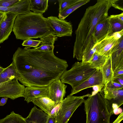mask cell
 <instances>
[{"label":"cell","mask_w":123,"mask_h":123,"mask_svg":"<svg viewBox=\"0 0 123 123\" xmlns=\"http://www.w3.org/2000/svg\"><path fill=\"white\" fill-rule=\"evenodd\" d=\"M18 47L12 62L25 86H47L59 78L68 66L67 61L55 55L54 51L33 50Z\"/></svg>","instance_id":"1"},{"label":"cell","mask_w":123,"mask_h":123,"mask_svg":"<svg viewBox=\"0 0 123 123\" xmlns=\"http://www.w3.org/2000/svg\"><path fill=\"white\" fill-rule=\"evenodd\" d=\"M111 6V0H98L86 9L75 32L74 58L83 62L89 60L96 51L93 38L95 27L108 17V11Z\"/></svg>","instance_id":"2"},{"label":"cell","mask_w":123,"mask_h":123,"mask_svg":"<svg viewBox=\"0 0 123 123\" xmlns=\"http://www.w3.org/2000/svg\"><path fill=\"white\" fill-rule=\"evenodd\" d=\"M12 31L16 39L23 40L55 34L47 18L31 12L17 16Z\"/></svg>","instance_id":"3"},{"label":"cell","mask_w":123,"mask_h":123,"mask_svg":"<svg viewBox=\"0 0 123 123\" xmlns=\"http://www.w3.org/2000/svg\"><path fill=\"white\" fill-rule=\"evenodd\" d=\"M86 123H110L114 114L112 104L104 97L103 90L85 100Z\"/></svg>","instance_id":"4"},{"label":"cell","mask_w":123,"mask_h":123,"mask_svg":"<svg viewBox=\"0 0 123 123\" xmlns=\"http://www.w3.org/2000/svg\"><path fill=\"white\" fill-rule=\"evenodd\" d=\"M96 70L88 62H76L70 69L63 73L60 79L62 83L70 85L72 89L86 80Z\"/></svg>","instance_id":"5"},{"label":"cell","mask_w":123,"mask_h":123,"mask_svg":"<svg viewBox=\"0 0 123 123\" xmlns=\"http://www.w3.org/2000/svg\"><path fill=\"white\" fill-rule=\"evenodd\" d=\"M91 95L88 94L81 96L68 95L63 99L55 117L56 123H68L76 110L83 103L84 98Z\"/></svg>","instance_id":"6"},{"label":"cell","mask_w":123,"mask_h":123,"mask_svg":"<svg viewBox=\"0 0 123 123\" xmlns=\"http://www.w3.org/2000/svg\"><path fill=\"white\" fill-rule=\"evenodd\" d=\"M25 88L16 80L0 83V97H7L13 100L24 97Z\"/></svg>","instance_id":"7"},{"label":"cell","mask_w":123,"mask_h":123,"mask_svg":"<svg viewBox=\"0 0 123 123\" xmlns=\"http://www.w3.org/2000/svg\"><path fill=\"white\" fill-rule=\"evenodd\" d=\"M47 18L57 37L72 36V25L70 22L60 19L55 16H51Z\"/></svg>","instance_id":"8"},{"label":"cell","mask_w":123,"mask_h":123,"mask_svg":"<svg viewBox=\"0 0 123 123\" xmlns=\"http://www.w3.org/2000/svg\"><path fill=\"white\" fill-rule=\"evenodd\" d=\"M109 17L99 22L95 27L93 35L95 47L98 43L113 34Z\"/></svg>","instance_id":"9"},{"label":"cell","mask_w":123,"mask_h":123,"mask_svg":"<svg viewBox=\"0 0 123 123\" xmlns=\"http://www.w3.org/2000/svg\"><path fill=\"white\" fill-rule=\"evenodd\" d=\"M48 87V97L56 104L61 102L66 93L67 86L58 78L52 82Z\"/></svg>","instance_id":"10"},{"label":"cell","mask_w":123,"mask_h":123,"mask_svg":"<svg viewBox=\"0 0 123 123\" xmlns=\"http://www.w3.org/2000/svg\"><path fill=\"white\" fill-rule=\"evenodd\" d=\"M98 86L102 89L104 83L102 74L100 70H96L95 72L86 80L82 83L72 89L69 95H73L84 89Z\"/></svg>","instance_id":"11"},{"label":"cell","mask_w":123,"mask_h":123,"mask_svg":"<svg viewBox=\"0 0 123 123\" xmlns=\"http://www.w3.org/2000/svg\"><path fill=\"white\" fill-rule=\"evenodd\" d=\"M119 39L114 34L109 36L98 43L96 51L99 54L108 57L113 48L119 42Z\"/></svg>","instance_id":"12"},{"label":"cell","mask_w":123,"mask_h":123,"mask_svg":"<svg viewBox=\"0 0 123 123\" xmlns=\"http://www.w3.org/2000/svg\"><path fill=\"white\" fill-rule=\"evenodd\" d=\"M6 17L0 25V44L8 39L13 29L17 15L12 13L6 12Z\"/></svg>","instance_id":"13"},{"label":"cell","mask_w":123,"mask_h":123,"mask_svg":"<svg viewBox=\"0 0 123 123\" xmlns=\"http://www.w3.org/2000/svg\"><path fill=\"white\" fill-rule=\"evenodd\" d=\"M112 70L123 68V36L119 39V42L112 50L111 53Z\"/></svg>","instance_id":"14"},{"label":"cell","mask_w":123,"mask_h":123,"mask_svg":"<svg viewBox=\"0 0 123 123\" xmlns=\"http://www.w3.org/2000/svg\"><path fill=\"white\" fill-rule=\"evenodd\" d=\"M48 86L43 87H28L25 88L24 97L27 103L41 97H48Z\"/></svg>","instance_id":"15"},{"label":"cell","mask_w":123,"mask_h":123,"mask_svg":"<svg viewBox=\"0 0 123 123\" xmlns=\"http://www.w3.org/2000/svg\"><path fill=\"white\" fill-rule=\"evenodd\" d=\"M30 0H20L18 3L12 6H0V12H10L17 15L26 14L31 12L30 10Z\"/></svg>","instance_id":"16"},{"label":"cell","mask_w":123,"mask_h":123,"mask_svg":"<svg viewBox=\"0 0 123 123\" xmlns=\"http://www.w3.org/2000/svg\"><path fill=\"white\" fill-rule=\"evenodd\" d=\"M48 115L35 106L28 116L25 118L27 123H46Z\"/></svg>","instance_id":"17"},{"label":"cell","mask_w":123,"mask_h":123,"mask_svg":"<svg viewBox=\"0 0 123 123\" xmlns=\"http://www.w3.org/2000/svg\"><path fill=\"white\" fill-rule=\"evenodd\" d=\"M57 37L54 34H50L40 38V45L36 48L32 49L36 50L46 52H53L54 48V44Z\"/></svg>","instance_id":"18"},{"label":"cell","mask_w":123,"mask_h":123,"mask_svg":"<svg viewBox=\"0 0 123 123\" xmlns=\"http://www.w3.org/2000/svg\"><path fill=\"white\" fill-rule=\"evenodd\" d=\"M32 102L49 115H50L52 110L57 104L48 97H45L37 98Z\"/></svg>","instance_id":"19"},{"label":"cell","mask_w":123,"mask_h":123,"mask_svg":"<svg viewBox=\"0 0 123 123\" xmlns=\"http://www.w3.org/2000/svg\"><path fill=\"white\" fill-rule=\"evenodd\" d=\"M16 80L19 81L21 77L12 62L0 74V83Z\"/></svg>","instance_id":"20"},{"label":"cell","mask_w":123,"mask_h":123,"mask_svg":"<svg viewBox=\"0 0 123 123\" xmlns=\"http://www.w3.org/2000/svg\"><path fill=\"white\" fill-rule=\"evenodd\" d=\"M104 97L119 108L123 104V89L104 92Z\"/></svg>","instance_id":"21"},{"label":"cell","mask_w":123,"mask_h":123,"mask_svg":"<svg viewBox=\"0 0 123 123\" xmlns=\"http://www.w3.org/2000/svg\"><path fill=\"white\" fill-rule=\"evenodd\" d=\"M100 70L105 85L107 82L112 80L113 76V72L112 67L111 55L108 57Z\"/></svg>","instance_id":"22"},{"label":"cell","mask_w":123,"mask_h":123,"mask_svg":"<svg viewBox=\"0 0 123 123\" xmlns=\"http://www.w3.org/2000/svg\"><path fill=\"white\" fill-rule=\"evenodd\" d=\"M30 10L34 13L43 15L47 9L48 0H30Z\"/></svg>","instance_id":"23"},{"label":"cell","mask_w":123,"mask_h":123,"mask_svg":"<svg viewBox=\"0 0 123 123\" xmlns=\"http://www.w3.org/2000/svg\"><path fill=\"white\" fill-rule=\"evenodd\" d=\"M90 1V0H78L76 2L66 8L62 11L59 12L58 16L59 18L64 20L70 14Z\"/></svg>","instance_id":"24"},{"label":"cell","mask_w":123,"mask_h":123,"mask_svg":"<svg viewBox=\"0 0 123 123\" xmlns=\"http://www.w3.org/2000/svg\"><path fill=\"white\" fill-rule=\"evenodd\" d=\"M108 57L101 55L95 51L87 62L91 67L96 70H100Z\"/></svg>","instance_id":"25"},{"label":"cell","mask_w":123,"mask_h":123,"mask_svg":"<svg viewBox=\"0 0 123 123\" xmlns=\"http://www.w3.org/2000/svg\"><path fill=\"white\" fill-rule=\"evenodd\" d=\"M0 123H27L25 118L19 114L15 113L14 111L1 119Z\"/></svg>","instance_id":"26"},{"label":"cell","mask_w":123,"mask_h":123,"mask_svg":"<svg viewBox=\"0 0 123 123\" xmlns=\"http://www.w3.org/2000/svg\"><path fill=\"white\" fill-rule=\"evenodd\" d=\"M109 18L113 33L123 30V21L118 18L117 15H111Z\"/></svg>","instance_id":"27"},{"label":"cell","mask_w":123,"mask_h":123,"mask_svg":"<svg viewBox=\"0 0 123 123\" xmlns=\"http://www.w3.org/2000/svg\"><path fill=\"white\" fill-rule=\"evenodd\" d=\"M123 89V85L111 80L105 85L103 90V92L112 91Z\"/></svg>","instance_id":"28"},{"label":"cell","mask_w":123,"mask_h":123,"mask_svg":"<svg viewBox=\"0 0 123 123\" xmlns=\"http://www.w3.org/2000/svg\"><path fill=\"white\" fill-rule=\"evenodd\" d=\"M41 42L40 40H35L28 39L24 40L22 45L23 46L30 48L33 47L36 48L40 45Z\"/></svg>","instance_id":"29"},{"label":"cell","mask_w":123,"mask_h":123,"mask_svg":"<svg viewBox=\"0 0 123 123\" xmlns=\"http://www.w3.org/2000/svg\"><path fill=\"white\" fill-rule=\"evenodd\" d=\"M78 0H58L59 12L66 8L77 2Z\"/></svg>","instance_id":"30"},{"label":"cell","mask_w":123,"mask_h":123,"mask_svg":"<svg viewBox=\"0 0 123 123\" xmlns=\"http://www.w3.org/2000/svg\"><path fill=\"white\" fill-rule=\"evenodd\" d=\"M20 0H0V6L9 7L14 5Z\"/></svg>","instance_id":"31"},{"label":"cell","mask_w":123,"mask_h":123,"mask_svg":"<svg viewBox=\"0 0 123 123\" xmlns=\"http://www.w3.org/2000/svg\"><path fill=\"white\" fill-rule=\"evenodd\" d=\"M112 6L115 8L123 11V0H111Z\"/></svg>","instance_id":"32"},{"label":"cell","mask_w":123,"mask_h":123,"mask_svg":"<svg viewBox=\"0 0 123 123\" xmlns=\"http://www.w3.org/2000/svg\"><path fill=\"white\" fill-rule=\"evenodd\" d=\"M61 102L56 104L52 110L49 116L55 118L60 108Z\"/></svg>","instance_id":"33"},{"label":"cell","mask_w":123,"mask_h":123,"mask_svg":"<svg viewBox=\"0 0 123 123\" xmlns=\"http://www.w3.org/2000/svg\"><path fill=\"white\" fill-rule=\"evenodd\" d=\"M112 80L115 82L123 85V74L116 77H113Z\"/></svg>","instance_id":"34"},{"label":"cell","mask_w":123,"mask_h":123,"mask_svg":"<svg viewBox=\"0 0 123 123\" xmlns=\"http://www.w3.org/2000/svg\"><path fill=\"white\" fill-rule=\"evenodd\" d=\"M122 74H123V68H117L113 71V77H116Z\"/></svg>","instance_id":"35"},{"label":"cell","mask_w":123,"mask_h":123,"mask_svg":"<svg viewBox=\"0 0 123 123\" xmlns=\"http://www.w3.org/2000/svg\"><path fill=\"white\" fill-rule=\"evenodd\" d=\"M123 119V113L120 114L117 118L112 123H120Z\"/></svg>","instance_id":"36"},{"label":"cell","mask_w":123,"mask_h":123,"mask_svg":"<svg viewBox=\"0 0 123 123\" xmlns=\"http://www.w3.org/2000/svg\"><path fill=\"white\" fill-rule=\"evenodd\" d=\"M46 123H56L55 118L48 115Z\"/></svg>","instance_id":"37"},{"label":"cell","mask_w":123,"mask_h":123,"mask_svg":"<svg viewBox=\"0 0 123 123\" xmlns=\"http://www.w3.org/2000/svg\"><path fill=\"white\" fill-rule=\"evenodd\" d=\"M8 98L6 97H2L0 101V106H3L6 104Z\"/></svg>","instance_id":"38"},{"label":"cell","mask_w":123,"mask_h":123,"mask_svg":"<svg viewBox=\"0 0 123 123\" xmlns=\"http://www.w3.org/2000/svg\"><path fill=\"white\" fill-rule=\"evenodd\" d=\"M6 12H0V25L5 18Z\"/></svg>","instance_id":"39"},{"label":"cell","mask_w":123,"mask_h":123,"mask_svg":"<svg viewBox=\"0 0 123 123\" xmlns=\"http://www.w3.org/2000/svg\"><path fill=\"white\" fill-rule=\"evenodd\" d=\"M5 68L0 66V74L5 69Z\"/></svg>","instance_id":"40"}]
</instances>
